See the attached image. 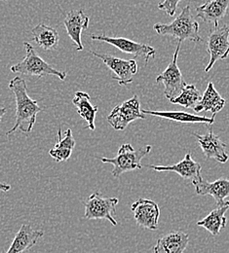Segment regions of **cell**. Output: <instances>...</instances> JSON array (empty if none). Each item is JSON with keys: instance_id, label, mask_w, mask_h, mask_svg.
Masks as SVG:
<instances>
[{"instance_id": "83f0119b", "label": "cell", "mask_w": 229, "mask_h": 253, "mask_svg": "<svg viewBox=\"0 0 229 253\" xmlns=\"http://www.w3.org/2000/svg\"><path fill=\"white\" fill-rule=\"evenodd\" d=\"M7 112V108L6 107H2L0 108V120L2 119V117L5 115V113Z\"/></svg>"}, {"instance_id": "2e32d148", "label": "cell", "mask_w": 229, "mask_h": 253, "mask_svg": "<svg viewBox=\"0 0 229 253\" xmlns=\"http://www.w3.org/2000/svg\"><path fill=\"white\" fill-rule=\"evenodd\" d=\"M43 236V231L35 230L29 224H23L6 253H27Z\"/></svg>"}, {"instance_id": "8992f818", "label": "cell", "mask_w": 229, "mask_h": 253, "mask_svg": "<svg viewBox=\"0 0 229 253\" xmlns=\"http://www.w3.org/2000/svg\"><path fill=\"white\" fill-rule=\"evenodd\" d=\"M140 103L137 95L115 106L107 116V122L116 130H124L128 125L137 120L145 119V114L140 111Z\"/></svg>"}, {"instance_id": "ba28073f", "label": "cell", "mask_w": 229, "mask_h": 253, "mask_svg": "<svg viewBox=\"0 0 229 253\" xmlns=\"http://www.w3.org/2000/svg\"><path fill=\"white\" fill-rule=\"evenodd\" d=\"M91 38L93 40L108 43V44L116 47L121 52L134 56L135 59H137L138 57H142L145 61V63H148V61L150 59L154 58L156 55V51L153 47L143 44V43H137V42L132 41L128 38L109 37L104 34H101V35L92 34Z\"/></svg>"}, {"instance_id": "484cf974", "label": "cell", "mask_w": 229, "mask_h": 253, "mask_svg": "<svg viewBox=\"0 0 229 253\" xmlns=\"http://www.w3.org/2000/svg\"><path fill=\"white\" fill-rule=\"evenodd\" d=\"M182 0H164L160 4H158V9L164 11L168 16L173 17L178 9V5ZM195 1V0H193Z\"/></svg>"}, {"instance_id": "603a6c76", "label": "cell", "mask_w": 229, "mask_h": 253, "mask_svg": "<svg viewBox=\"0 0 229 253\" xmlns=\"http://www.w3.org/2000/svg\"><path fill=\"white\" fill-rule=\"evenodd\" d=\"M58 142L55 146L49 151V154L52 158L54 159L57 163L66 162L70 158L73 148L75 147V139L72 135L71 128L66 129L65 136H62V129L61 126L58 130Z\"/></svg>"}, {"instance_id": "5b68a950", "label": "cell", "mask_w": 229, "mask_h": 253, "mask_svg": "<svg viewBox=\"0 0 229 253\" xmlns=\"http://www.w3.org/2000/svg\"><path fill=\"white\" fill-rule=\"evenodd\" d=\"M118 198H104L97 191L93 193L84 203V217L88 220L106 219L113 226H116L117 221L113 216L116 214V206L118 205Z\"/></svg>"}, {"instance_id": "44dd1931", "label": "cell", "mask_w": 229, "mask_h": 253, "mask_svg": "<svg viewBox=\"0 0 229 253\" xmlns=\"http://www.w3.org/2000/svg\"><path fill=\"white\" fill-rule=\"evenodd\" d=\"M226 105V99L218 93L213 82H209L208 86L201 96L195 108L193 109L196 113L202 111H210L213 114H217L222 111Z\"/></svg>"}, {"instance_id": "7a4b0ae2", "label": "cell", "mask_w": 229, "mask_h": 253, "mask_svg": "<svg viewBox=\"0 0 229 253\" xmlns=\"http://www.w3.org/2000/svg\"><path fill=\"white\" fill-rule=\"evenodd\" d=\"M153 29L159 35L173 36L181 43L184 40H190L195 43L203 40L199 35V23L192 16L189 6H185L171 24H156Z\"/></svg>"}, {"instance_id": "30bf717a", "label": "cell", "mask_w": 229, "mask_h": 253, "mask_svg": "<svg viewBox=\"0 0 229 253\" xmlns=\"http://www.w3.org/2000/svg\"><path fill=\"white\" fill-rule=\"evenodd\" d=\"M90 52L113 71L115 75L112 76V79L116 80L120 86H127L133 83V77L137 72V63L136 60H122L110 55L99 54L95 51Z\"/></svg>"}, {"instance_id": "f1b7e54d", "label": "cell", "mask_w": 229, "mask_h": 253, "mask_svg": "<svg viewBox=\"0 0 229 253\" xmlns=\"http://www.w3.org/2000/svg\"><path fill=\"white\" fill-rule=\"evenodd\" d=\"M0 1H8V0H0Z\"/></svg>"}, {"instance_id": "4fadbf2b", "label": "cell", "mask_w": 229, "mask_h": 253, "mask_svg": "<svg viewBox=\"0 0 229 253\" xmlns=\"http://www.w3.org/2000/svg\"><path fill=\"white\" fill-rule=\"evenodd\" d=\"M144 167L149 168L155 171H174L178 173L181 177L185 180H199L202 178L201 170L202 167L199 163L195 162L190 153H186L183 160L173 166H155V165H145Z\"/></svg>"}, {"instance_id": "8fae6325", "label": "cell", "mask_w": 229, "mask_h": 253, "mask_svg": "<svg viewBox=\"0 0 229 253\" xmlns=\"http://www.w3.org/2000/svg\"><path fill=\"white\" fill-rule=\"evenodd\" d=\"M134 218L139 227L148 230H157L160 217L158 205L149 199H138L131 207Z\"/></svg>"}, {"instance_id": "ffe728a7", "label": "cell", "mask_w": 229, "mask_h": 253, "mask_svg": "<svg viewBox=\"0 0 229 253\" xmlns=\"http://www.w3.org/2000/svg\"><path fill=\"white\" fill-rule=\"evenodd\" d=\"M229 210V201L225 202L222 205L212 211L204 219L197 222V226L205 228L213 237L218 236L221 231L226 228L228 219L226 213Z\"/></svg>"}, {"instance_id": "cb8c5ba5", "label": "cell", "mask_w": 229, "mask_h": 253, "mask_svg": "<svg viewBox=\"0 0 229 253\" xmlns=\"http://www.w3.org/2000/svg\"><path fill=\"white\" fill-rule=\"evenodd\" d=\"M33 40L37 43L39 47L45 51H52L57 49L60 41L58 32L44 24H40L32 30Z\"/></svg>"}, {"instance_id": "d6986e66", "label": "cell", "mask_w": 229, "mask_h": 253, "mask_svg": "<svg viewBox=\"0 0 229 253\" xmlns=\"http://www.w3.org/2000/svg\"><path fill=\"white\" fill-rule=\"evenodd\" d=\"M140 111L143 114H149L152 116L160 117V118L175 121V122L187 123V124L202 123V124H207L209 126L214 124L215 118H216V114H213V117L209 118L206 116H199V115L186 113L183 111H153V110H147V109H142Z\"/></svg>"}, {"instance_id": "4316f807", "label": "cell", "mask_w": 229, "mask_h": 253, "mask_svg": "<svg viewBox=\"0 0 229 253\" xmlns=\"http://www.w3.org/2000/svg\"><path fill=\"white\" fill-rule=\"evenodd\" d=\"M9 190H11V185H9L7 183H0V191L8 192Z\"/></svg>"}, {"instance_id": "3957f363", "label": "cell", "mask_w": 229, "mask_h": 253, "mask_svg": "<svg viewBox=\"0 0 229 253\" xmlns=\"http://www.w3.org/2000/svg\"><path fill=\"white\" fill-rule=\"evenodd\" d=\"M152 147L151 145H146L142 148L135 150L130 143L122 144L118 150L117 156L114 158L100 157L99 160L105 164H111L113 169L111 171L114 177H119L124 172L140 169L142 165L140 161L144 158L148 153H150Z\"/></svg>"}, {"instance_id": "ac0fdd59", "label": "cell", "mask_w": 229, "mask_h": 253, "mask_svg": "<svg viewBox=\"0 0 229 253\" xmlns=\"http://www.w3.org/2000/svg\"><path fill=\"white\" fill-rule=\"evenodd\" d=\"M189 243V236L182 231L172 232L157 240L154 253H183Z\"/></svg>"}, {"instance_id": "5bb4252c", "label": "cell", "mask_w": 229, "mask_h": 253, "mask_svg": "<svg viewBox=\"0 0 229 253\" xmlns=\"http://www.w3.org/2000/svg\"><path fill=\"white\" fill-rule=\"evenodd\" d=\"M89 17L85 15L83 10H72L66 14L64 24L66 32L72 42L76 45L77 51H82L84 49L81 41L82 32L88 29Z\"/></svg>"}, {"instance_id": "9c48e42d", "label": "cell", "mask_w": 229, "mask_h": 253, "mask_svg": "<svg viewBox=\"0 0 229 253\" xmlns=\"http://www.w3.org/2000/svg\"><path fill=\"white\" fill-rule=\"evenodd\" d=\"M207 50L210 54V62L205 67V72H209L215 63L226 60L229 55V26L215 28L207 40Z\"/></svg>"}, {"instance_id": "e0dca14e", "label": "cell", "mask_w": 229, "mask_h": 253, "mask_svg": "<svg viewBox=\"0 0 229 253\" xmlns=\"http://www.w3.org/2000/svg\"><path fill=\"white\" fill-rule=\"evenodd\" d=\"M192 184L196 194L200 196H212L215 199L217 206L224 204L226 202L225 200L229 198V178H220L213 182L201 178L192 181Z\"/></svg>"}, {"instance_id": "277c9868", "label": "cell", "mask_w": 229, "mask_h": 253, "mask_svg": "<svg viewBox=\"0 0 229 253\" xmlns=\"http://www.w3.org/2000/svg\"><path fill=\"white\" fill-rule=\"evenodd\" d=\"M24 46L26 49V57L22 62L11 67V71L13 73H21L25 75H32L37 77L53 75L58 76L63 81L66 79V71H60L54 68L51 64L43 61L36 54L32 44H30L29 42H25Z\"/></svg>"}, {"instance_id": "9a60e30c", "label": "cell", "mask_w": 229, "mask_h": 253, "mask_svg": "<svg viewBox=\"0 0 229 253\" xmlns=\"http://www.w3.org/2000/svg\"><path fill=\"white\" fill-rule=\"evenodd\" d=\"M229 0H208L196 7V17L205 23L219 27V23L227 16Z\"/></svg>"}, {"instance_id": "7402d4cb", "label": "cell", "mask_w": 229, "mask_h": 253, "mask_svg": "<svg viewBox=\"0 0 229 253\" xmlns=\"http://www.w3.org/2000/svg\"><path fill=\"white\" fill-rule=\"evenodd\" d=\"M72 103L75 105L78 114L81 118L87 122V128L95 130V119L98 107L93 105L90 101V95L84 92H76L72 99Z\"/></svg>"}, {"instance_id": "6da1fadb", "label": "cell", "mask_w": 229, "mask_h": 253, "mask_svg": "<svg viewBox=\"0 0 229 253\" xmlns=\"http://www.w3.org/2000/svg\"><path fill=\"white\" fill-rule=\"evenodd\" d=\"M9 89L16 97L17 111L16 123L6 132V135H10L18 129L22 132L29 133L36 122L37 114L42 109L39 107L38 101L33 99L28 94V86L23 78L16 76L12 79L9 83Z\"/></svg>"}, {"instance_id": "7c38bea8", "label": "cell", "mask_w": 229, "mask_h": 253, "mask_svg": "<svg viewBox=\"0 0 229 253\" xmlns=\"http://www.w3.org/2000/svg\"><path fill=\"white\" fill-rule=\"evenodd\" d=\"M197 141L202 149V152L207 160L213 159L221 164H226L229 161V155L227 152V144L221 139V137L214 133L211 126L206 134H198L193 132Z\"/></svg>"}, {"instance_id": "d4e9b609", "label": "cell", "mask_w": 229, "mask_h": 253, "mask_svg": "<svg viewBox=\"0 0 229 253\" xmlns=\"http://www.w3.org/2000/svg\"><path fill=\"white\" fill-rule=\"evenodd\" d=\"M201 99V94L197 90L195 85H186L183 92L177 97L171 99L170 101L174 104H180L184 108L194 109L198 102Z\"/></svg>"}, {"instance_id": "52a82bcc", "label": "cell", "mask_w": 229, "mask_h": 253, "mask_svg": "<svg viewBox=\"0 0 229 253\" xmlns=\"http://www.w3.org/2000/svg\"><path fill=\"white\" fill-rule=\"evenodd\" d=\"M181 42H178L176 52L173 60L163 72L156 78V83H162L164 85V95L171 100L180 95L184 87L187 85L183 77V74L178 65V58L181 49Z\"/></svg>"}]
</instances>
